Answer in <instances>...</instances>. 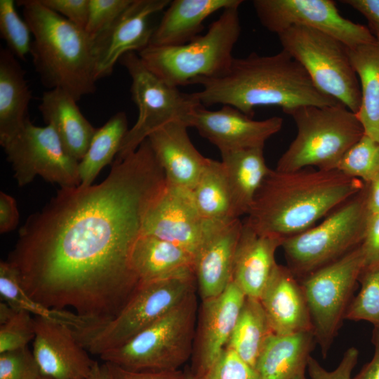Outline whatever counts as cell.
Listing matches in <instances>:
<instances>
[{
    "label": "cell",
    "instance_id": "obj_26",
    "mask_svg": "<svg viewBox=\"0 0 379 379\" xmlns=\"http://www.w3.org/2000/svg\"><path fill=\"white\" fill-rule=\"evenodd\" d=\"M316 344L312 331L274 333L266 342L255 369L260 379H293L305 374Z\"/></svg>",
    "mask_w": 379,
    "mask_h": 379
},
{
    "label": "cell",
    "instance_id": "obj_30",
    "mask_svg": "<svg viewBox=\"0 0 379 379\" xmlns=\"http://www.w3.org/2000/svg\"><path fill=\"white\" fill-rule=\"evenodd\" d=\"M349 56L361 89V105L356 115L364 134L379 142V37L349 48Z\"/></svg>",
    "mask_w": 379,
    "mask_h": 379
},
{
    "label": "cell",
    "instance_id": "obj_4",
    "mask_svg": "<svg viewBox=\"0 0 379 379\" xmlns=\"http://www.w3.org/2000/svg\"><path fill=\"white\" fill-rule=\"evenodd\" d=\"M33 36L30 54L41 84L60 88L77 101L96 90L93 43L84 29L44 6L19 0Z\"/></svg>",
    "mask_w": 379,
    "mask_h": 379
},
{
    "label": "cell",
    "instance_id": "obj_19",
    "mask_svg": "<svg viewBox=\"0 0 379 379\" xmlns=\"http://www.w3.org/2000/svg\"><path fill=\"white\" fill-rule=\"evenodd\" d=\"M242 221L205 220L203 241L194 255V272L202 300L220 295L232 281Z\"/></svg>",
    "mask_w": 379,
    "mask_h": 379
},
{
    "label": "cell",
    "instance_id": "obj_47",
    "mask_svg": "<svg viewBox=\"0 0 379 379\" xmlns=\"http://www.w3.org/2000/svg\"><path fill=\"white\" fill-rule=\"evenodd\" d=\"M341 2L360 13L366 19L372 34L379 37V0H343Z\"/></svg>",
    "mask_w": 379,
    "mask_h": 379
},
{
    "label": "cell",
    "instance_id": "obj_32",
    "mask_svg": "<svg viewBox=\"0 0 379 379\" xmlns=\"http://www.w3.org/2000/svg\"><path fill=\"white\" fill-rule=\"evenodd\" d=\"M274 333L260 300L246 297L226 347L255 368L266 342Z\"/></svg>",
    "mask_w": 379,
    "mask_h": 379
},
{
    "label": "cell",
    "instance_id": "obj_28",
    "mask_svg": "<svg viewBox=\"0 0 379 379\" xmlns=\"http://www.w3.org/2000/svg\"><path fill=\"white\" fill-rule=\"evenodd\" d=\"M228 181L234 215H247L255 196L270 168L266 164L263 148H250L220 152Z\"/></svg>",
    "mask_w": 379,
    "mask_h": 379
},
{
    "label": "cell",
    "instance_id": "obj_10",
    "mask_svg": "<svg viewBox=\"0 0 379 379\" xmlns=\"http://www.w3.org/2000/svg\"><path fill=\"white\" fill-rule=\"evenodd\" d=\"M193 269L138 287L121 311L82 342L88 352L100 356L125 344L166 315L194 291Z\"/></svg>",
    "mask_w": 379,
    "mask_h": 379
},
{
    "label": "cell",
    "instance_id": "obj_15",
    "mask_svg": "<svg viewBox=\"0 0 379 379\" xmlns=\"http://www.w3.org/2000/svg\"><path fill=\"white\" fill-rule=\"evenodd\" d=\"M170 0H133L105 31L93 41L94 77L96 81L109 76L120 58L148 47L154 29L149 20L166 8Z\"/></svg>",
    "mask_w": 379,
    "mask_h": 379
},
{
    "label": "cell",
    "instance_id": "obj_37",
    "mask_svg": "<svg viewBox=\"0 0 379 379\" xmlns=\"http://www.w3.org/2000/svg\"><path fill=\"white\" fill-rule=\"evenodd\" d=\"M13 0H0V34L7 48L18 59L25 60L30 53L32 32L27 22L22 19Z\"/></svg>",
    "mask_w": 379,
    "mask_h": 379
},
{
    "label": "cell",
    "instance_id": "obj_14",
    "mask_svg": "<svg viewBox=\"0 0 379 379\" xmlns=\"http://www.w3.org/2000/svg\"><path fill=\"white\" fill-rule=\"evenodd\" d=\"M252 3L261 25L277 34L302 25L326 33L349 48L375 39L368 27L342 16L331 0H254Z\"/></svg>",
    "mask_w": 379,
    "mask_h": 379
},
{
    "label": "cell",
    "instance_id": "obj_9",
    "mask_svg": "<svg viewBox=\"0 0 379 379\" xmlns=\"http://www.w3.org/2000/svg\"><path fill=\"white\" fill-rule=\"evenodd\" d=\"M282 50L305 69L316 87L357 113L361 95L349 47L314 28L292 26L277 34Z\"/></svg>",
    "mask_w": 379,
    "mask_h": 379
},
{
    "label": "cell",
    "instance_id": "obj_16",
    "mask_svg": "<svg viewBox=\"0 0 379 379\" xmlns=\"http://www.w3.org/2000/svg\"><path fill=\"white\" fill-rule=\"evenodd\" d=\"M187 125L223 152L264 148L265 142L281 129L283 119L254 120L230 105L208 110L201 105L190 115Z\"/></svg>",
    "mask_w": 379,
    "mask_h": 379
},
{
    "label": "cell",
    "instance_id": "obj_34",
    "mask_svg": "<svg viewBox=\"0 0 379 379\" xmlns=\"http://www.w3.org/2000/svg\"><path fill=\"white\" fill-rule=\"evenodd\" d=\"M128 129L124 112H117L97 128L85 155L79 163L80 185H93L101 170L116 158Z\"/></svg>",
    "mask_w": 379,
    "mask_h": 379
},
{
    "label": "cell",
    "instance_id": "obj_1",
    "mask_svg": "<svg viewBox=\"0 0 379 379\" xmlns=\"http://www.w3.org/2000/svg\"><path fill=\"white\" fill-rule=\"evenodd\" d=\"M166 183L146 139L100 183L60 188L20 227L7 260L26 293L94 327L108 323L138 287L132 251Z\"/></svg>",
    "mask_w": 379,
    "mask_h": 379
},
{
    "label": "cell",
    "instance_id": "obj_31",
    "mask_svg": "<svg viewBox=\"0 0 379 379\" xmlns=\"http://www.w3.org/2000/svg\"><path fill=\"white\" fill-rule=\"evenodd\" d=\"M0 295L3 301L15 310L25 311L36 317L70 327L79 341L93 331V326L89 321L72 311L51 309L31 298L22 288L17 272L7 260L0 262Z\"/></svg>",
    "mask_w": 379,
    "mask_h": 379
},
{
    "label": "cell",
    "instance_id": "obj_35",
    "mask_svg": "<svg viewBox=\"0 0 379 379\" xmlns=\"http://www.w3.org/2000/svg\"><path fill=\"white\" fill-rule=\"evenodd\" d=\"M336 170L369 183L379 173V142L364 134L345 152Z\"/></svg>",
    "mask_w": 379,
    "mask_h": 379
},
{
    "label": "cell",
    "instance_id": "obj_43",
    "mask_svg": "<svg viewBox=\"0 0 379 379\" xmlns=\"http://www.w3.org/2000/svg\"><path fill=\"white\" fill-rule=\"evenodd\" d=\"M40 1L46 8L85 29L88 15L89 0H40Z\"/></svg>",
    "mask_w": 379,
    "mask_h": 379
},
{
    "label": "cell",
    "instance_id": "obj_46",
    "mask_svg": "<svg viewBox=\"0 0 379 379\" xmlns=\"http://www.w3.org/2000/svg\"><path fill=\"white\" fill-rule=\"evenodd\" d=\"M20 214L15 199L4 192H0V233L15 230L19 223Z\"/></svg>",
    "mask_w": 379,
    "mask_h": 379
},
{
    "label": "cell",
    "instance_id": "obj_52",
    "mask_svg": "<svg viewBox=\"0 0 379 379\" xmlns=\"http://www.w3.org/2000/svg\"><path fill=\"white\" fill-rule=\"evenodd\" d=\"M185 379H197L194 375L192 371H185Z\"/></svg>",
    "mask_w": 379,
    "mask_h": 379
},
{
    "label": "cell",
    "instance_id": "obj_6",
    "mask_svg": "<svg viewBox=\"0 0 379 379\" xmlns=\"http://www.w3.org/2000/svg\"><path fill=\"white\" fill-rule=\"evenodd\" d=\"M297 133L279 159L276 170H336L345 152L364 134L355 113L344 105L302 106L286 113Z\"/></svg>",
    "mask_w": 379,
    "mask_h": 379
},
{
    "label": "cell",
    "instance_id": "obj_48",
    "mask_svg": "<svg viewBox=\"0 0 379 379\" xmlns=\"http://www.w3.org/2000/svg\"><path fill=\"white\" fill-rule=\"evenodd\" d=\"M371 342L374 345L372 359L352 379H379V330L373 329Z\"/></svg>",
    "mask_w": 379,
    "mask_h": 379
},
{
    "label": "cell",
    "instance_id": "obj_5",
    "mask_svg": "<svg viewBox=\"0 0 379 379\" xmlns=\"http://www.w3.org/2000/svg\"><path fill=\"white\" fill-rule=\"evenodd\" d=\"M239 6L224 9L206 34L185 44L149 46L138 55L152 73L173 86L220 77L231 66L232 51L241 32Z\"/></svg>",
    "mask_w": 379,
    "mask_h": 379
},
{
    "label": "cell",
    "instance_id": "obj_13",
    "mask_svg": "<svg viewBox=\"0 0 379 379\" xmlns=\"http://www.w3.org/2000/svg\"><path fill=\"white\" fill-rule=\"evenodd\" d=\"M2 147L19 186L37 175L60 188L80 185L79 163L65 149L51 125L39 126L29 119Z\"/></svg>",
    "mask_w": 379,
    "mask_h": 379
},
{
    "label": "cell",
    "instance_id": "obj_25",
    "mask_svg": "<svg viewBox=\"0 0 379 379\" xmlns=\"http://www.w3.org/2000/svg\"><path fill=\"white\" fill-rule=\"evenodd\" d=\"M241 0L171 1L158 26L154 29L149 46H176L185 44L199 35L204 22L214 13L240 6Z\"/></svg>",
    "mask_w": 379,
    "mask_h": 379
},
{
    "label": "cell",
    "instance_id": "obj_17",
    "mask_svg": "<svg viewBox=\"0 0 379 379\" xmlns=\"http://www.w3.org/2000/svg\"><path fill=\"white\" fill-rule=\"evenodd\" d=\"M204 227L191 190L166 183L146 218L142 234L169 241L194 256L203 241Z\"/></svg>",
    "mask_w": 379,
    "mask_h": 379
},
{
    "label": "cell",
    "instance_id": "obj_50",
    "mask_svg": "<svg viewBox=\"0 0 379 379\" xmlns=\"http://www.w3.org/2000/svg\"><path fill=\"white\" fill-rule=\"evenodd\" d=\"M88 379H109L105 364L100 365L95 361Z\"/></svg>",
    "mask_w": 379,
    "mask_h": 379
},
{
    "label": "cell",
    "instance_id": "obj_12",
    "mask_svg": "<svg viewBox=\"0 0 379 379\" xmlns=\"http://www.w3.org/2000/svg\"><path fill=\"white\" fill-rule=\"evenodd\" d=\"M364 268V258L360 244L299 280L307 300L312 332L324 359L345 320Z\"/></svg>",
    "mask_w": 379,
    "mask_h": 379
},
{
    "label": "cell",
    "instance_id": "obj_45",
    "mask_svg": "<svg viewBox=\"0 0 379 379\" xmlns=\"http://www.w3.org/2000/svg\"><path fill=\"white\" fill-rule=\"evenodd\" d=\"M109 379H185V372L137 371L122 368L110 362H105Z\"/></svg>",
    "mask_w": 379,
    "mask_h": 379
},
{
    "label": "cell",
    "instance_id": "obj_24",
    "mask_svg": "<svg viewBox=\"0 0 379 379\" xmlns=\"http://www.w3.org/2000/svg\"><path fill=\"white\" fill-rule=\"evenodd\" d=\"M77 102L60 88L48 89L42 94L38 109L46 125L54 128L67 152L80 161L97 128L86 119Z\"/></svg>",
    "mask_w": 379,
    "mask_h": 379
},
{
    "label": "cell",
    "instance_id": "obj_27",
    "mask_svg": "<svg viewBox=\"0 0 379 379\" xmlns=\"http://www.w3.org/2000/svg\"><path fill=\"white\" fill-rule=\"evenodd\" d=\"M32 93L18 59L0 48V145L14 137L29 119Z\"/></svg>",
    "mask_w": 379,
    "mask_h": 379
},
{
    "label": "cell",
    "instance_id": "obj_40",
    "mask_svg": "<svg viewBox=\"0 0 379 379\" xmlns=\"http://www.w3.org/2000/svg\"><path fill=\"white\" fill-rule=\"evenodd\" d=\"M39 368L28 346L0 353V379H39Z\"/></svg>",
    "mask_w": 379,
    "mask_h": 379
},
{
    "label": "cell",
    "instance_id": "obj_7",
    "mask_svg": "<svg viewBox=\"0 0 379 379\" xmlns=\"http://www.w3.org/2000/svg\"><path fill=\"white\" fill-rule=\"evenodd\" d=\"M366 190L346 201L320 223L282 242L288 268L300 280L359 246L368 214Z\"/></svg>",
    "mask_w": 379,
    "mask_h": 379
},
{
    "label": "cell",
    "instance_id": "obj_36",
    "mask_svg": "<svg viewBox=\"0 0 379 379\" xmlns=\"http://www.w3.org/2000/svg\"><path fill=\"white\" fill-rule=\"evenodd\" d=\"M359 281L360 291L350 302L345 319L366 321L379 330V266L364 270Z\"/></svg>",
    "mask_w": 379,
    "mask_h": 379
},
{
    "label": "cell",
    "instance_id": "obj_33",
    "mask_svg": "<svg viewBox=\"0 0 379 379\" xmlns=\"http://www.w3.org/2000/svg\"><path fill=\"white\" fill-rule=\"evenodd\" d=\"M191 192L204 220L225 222L240 219L234 215L230 190L221 161L208 159Z\"/></svg>",
    "mask_w": 379,
    "mask_h": 379
},
{
    "label": "cell",
    "instance_id": "obj_49",
    "mask_svg": "<svg viewBox=\"0 0 379 379\" xmlns=\"http://www.w3.org/2000/svg\"><path fill=\"white\" fill-rule=\"evenodd\" d=\"M366 209L368 215L379 213V173L367 184Z\"/></svg>",
    "mask_w": 379,
    "mask_h": 379
},
{
    "label": "cell",
    "instance_id": "obj_22",
    "mask_svg": "<svg viewBox=\"0 0 379 379\" xmlns=\"http://www.w3.org/2000/svg\"><path fill=\"white\" fill-rule=\"evenodd\" d=\"M259 300L275 334L312 331L302 287L288 267L277 264Z\"/></svg>",
    "mask_w": 379,
    "mask_h": 379
},
{
    "label": "cell",
    "instance_id": "obj_54",
    "mask_svg": "<svg viewBox=\"0 0 379 379\" xmlns=\"http://www.w3.org/2000/svg\"><path fill=\"white\" fill-rule=\"evenodd\" d=\"M39 379H50V378H46V377H44V376H41V378Z\"/></svg>",
    "mask_w": 379,
    "mask_h": 379
},
{
    "label": "cell",
    "instance_id": "obj_29",
    "mask_svg": "<svg viewBox=\"0 0 379 379\" xmlns=\"http://www.w3.org/2000/svg\"><path fill=\"white\" fill-rule=\"evenodd\" d=\"M131 262L140 285L194 270V256L169 241L142 234L133 246Z\"/></svg>",
    "mask_w": 379,
    "mask_h": 379
},
{
    "label": "cell",
    "instance_id": "obj_3",
    "mask_svg": "<svg viewBox=\"0 0 379 379\" xmlns=\"http://www.w3.org/2000/svg\"><path fill=\"white\" fill-rule=\"evenodd\" d=\"M192 93L204 107L230 105L252 117L258 106H278L284 113L307 105L342 104L319 91L303 67L281 50L272 55L251 53L234 58L229 70L218 78L198 79Z\"/></svg>",
    "mask_w": 379,
    "mask_h": 379
},
{
    "label": "cell",
    "instance_id": "obj_44",
    "mask_svg": "<svg viewBox=\"0 0 379 379\" xmlns=\"http://www.w3.org/2000/svg\"><path fill=\"white\" fill-rule=\"evenodd\" d=\"M361 246L364 258V270L379 266V213L368 215Z\"/></svg>",
    "mask_w": 379,
    "mask_h": 379
},
{
    "label": "cell",
    "instance_id": "obj_11",
    "mask_svg": "<svg viewBox=\"0 0 379 379\" xmlns=\"http://www.w3.org/2000/svg\"><path fill=\"white\" fill-rule=\"evenodd\" d=\"M119 62L131 79V98L138 116L124 137L115 160H122L134 152L153 132L172 121L187 125L190 115L201 105L193 93H182L152 73L138 53H126Z\"/></svg>",
    "mask_w": 379,
    "mask_h": 379
},
{
    "label": "cell",
    "instance_id": "obj_42",
    "mask_svg": "<svg viewBox=\"0 0 379 379\" xmlns=\"http://www.w3.org/2000/svg\"><path fill=\"white\" fill-rule=\"evenodd\" d=\"M359 354L355 347L348 348L338 366L332 371L325 369L311 356L307 366L309 377L310 379H352V373L357 364Z\"/></svg>",
    "mask_w": 379,
    "mask_h": 379
},
{
    "label": "cell",
    "instance_id": "obj_2",
    "mask_svg": "<svg viewBox=\"0 0 379 379\" xmlns=\"http://www.w3.org/2000/svg\"><path fill=\"white\" fill-rule=\"evenodd\" d=\"M363 183L338 170L270 169L244 222L258 234L285 239L315 225L361 192Z\"/></svg>",
    "mask_w": 379,
    "mask_h": 379
},
{
    "label": "cell",
    "instance_id": "obj_8",
    "mask_svg": "<svg viewBox=\"0 0 379 379\" xmlns=\"http://www.w3.org/2000/svg\"><path fill=\"white\" fill-rule=\"evenodd\" d=\"M194 291L180 305L121 346L100 356L105 362L137 371L178 370L192 350Z\"/></svg>",
    "mask_w": 379,
    "mask_h": 379
},
{
    "label": "cell",
    "instance_id": "obj_18",
    "mask_svg": "<svg viewBox=\"0 0 379 379\" xmlns=\"http://www.w3.org/2000/svg\"><path fill=\"white\" fill-rule=\"evenodd\" d=\"M32 352L41 376L50 379H88L95 362L62 324L36 317Z\"/></svg>",
    "mask_w": 379,
    "mask_h": 379
},
{
    "label": "cell",
    "instance_id": "obj_41",
    "mask_svg": "<svg viewBox=\"0 0 379 379\" xmlns=\"http://www.w3.org/2000/svg\"><path fill=\"white\" fill-rule=\"evenodd\" d=\"M200 379H260L254 368L234 350L225 347L208 372Z\"/></svg>",
    "mask_w": 379,
    "mask_h": 379
},
{
    "label": "cell",
    "instance_id": "obj_51",
    "mask_svg": "<svg viewBox=\"0 0 379 379\" xmlns=\"http://www.w3.org/2000/svg\"><path fill=\"white\" fill-rule=\"evenodd\" d=\"M16 310L12 308L8 303L1 301L0 303V324L8 321Z\"/></svg>",
    "mask_w": 379,
    "mask_h": 379
},
{
    "label": "cell",
    "instance_id": "obj_21",
    "mask_svg": "<svg viewBox=\"0 0 379 379\" xmlns=\"http://www.w3.org/2000/svg\"><path fill=\"white\" fill-rule=\"evenodd\" d=\"M182 121H172L153 132L147 140L168 184L192 190L208 158L194 146Z\"/></svg>",
    "mask_w": 379,
    "mask_h": 379
},
{
    "label": "cell",
    "instance_id": "obj_23",
    "mask_svg": "<svg viewBox=\"0 0 379 379\" xmlns=\"http://www.w3.org/2000/svg\"><path fill=\"white\" fill-rule=\"evenodd\" d=\"M284 239L255 233L244 221L237 242L232 281L246 297L260 299L277 263L275 253Z\"/></svg>",
    "mask_w": 379,
    "mask_h": 379
},
{
    "label": "cell",
    "instance_id": "obj_38",
    "mask_svg": "<svg viewBox=\"0 0 379 379\" xmlns=\"http://www.w3.org/2000/svg\"><path fill=\"white\" fill-rule=\"evenodd\" d=\"M34 336V318L25 311L16 310L0 325V353L26 347Z\"/></svg>",
    "mask_w": 379,
    "mask_h": 379
},
{
    "label": "cell",
    "instance_id": "obj_53",
    "mask_svg": "<svg viewBox=\"0 0 379 379\" xmlns=\"http://www.w3.org/2000/svg\"><path fill=\"white\" fill-rule=\"evenodd\" d=\"M293 379H307L305 374H300L294 378Z\"/></svg>",
    "mask_w": 379,
    "mask_h": 379
},
{
    "label": "cell",
    "instance_id": "obj_20",
    "mask_svg": "<svg viewBox=\"0 0 379 379\" xmlns=\"http://www.w3.org/2000/svg\"><path fill=\"white\" fill-rule=\"evenodd\" d=\"M246 297L232 281L220 295L203 300L191 371L197 379L208 372L226 347Z\"/></svg>",
    "mask_w": 379,
    "mask_h": 379
},
{
    "label": "cell",
    "instance_id": "obj_39",
    "mask_svg": "<svg viewBox=\"0 0 379 379\" xmlns=\"http://www.w3.org/2000/svg\"><path fill=\"white\" fill-rule=\"evenodd\" d=\"M133 0H89L85 32L93 42L105 31L131 4Z\"/></svg>",
    "mask_w": 379,
    "mask_h": 379
}]
</instances>
